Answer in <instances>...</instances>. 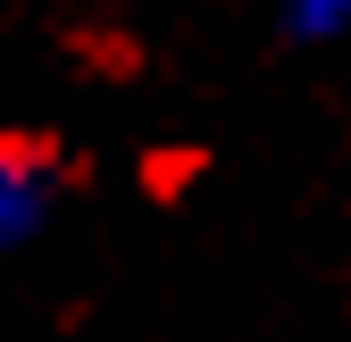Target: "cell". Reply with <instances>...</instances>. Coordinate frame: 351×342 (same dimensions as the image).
<instances>
[{"label":"cell","instance_id":"1","mask_svg":"<svg viewBox=\"0 0 351 342\" xmlns=\"http://www.w3.org/2000/svg\"><path fill=\"white\" fill-rule=\"evenodd\" d=\"M59 192H67V167H59V150H51V142L0 134V259L51 226Z\"/></svg>","mask_w":351,"mask_h":342},{"label":"cell","instance_id":"2","mask_svg":"<svg viewBox=\"0 0 351 342\" xmlns=\"http://www.w3.org/2000/svg\"><path fill=\"white\" fill-rule=\"evenodd\" d=\"M351 34V0H285L276 9V42L285 51H318V42Z\"/></svg>","mask_w":351,"mask_h":342}]
</instances>
